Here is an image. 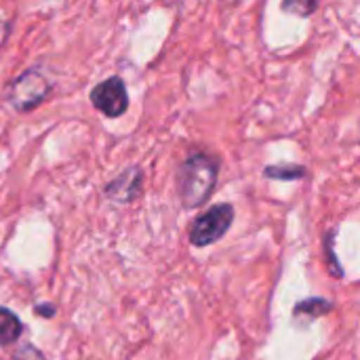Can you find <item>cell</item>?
<instances>
[{
	"mask_svg": "<svg viewBox=\"0 0 360 360\" xmlns=\"http://www.w3.org/2000/svg\"><path fill=\"white\" fill-rule=\"evenodd\" d=\"M219 162L215 156L205 152L190 154L177 169V194L186 209H198L202 207L217 184Z\"/></svg>",
	"mask_w": 360,
	"mask_h": 360,
	"instance_id": "6da1fadb",
	"label": "cell"
},
{
	"mask_svg": "<svg viewBox=\"0 0 360 360\" xmlns=\"http://www.w3.org/2000/svg\"><path fill=\"white\" fill-rule=\"evenodd\" d=\"M232 221H234V207L232 205H228V202L213 205L209 211L200 213L190 224V230H188L190 245L196 249H205L209 245H215L217 240H221L226 236Z\"/></svg>",
	"mask_w": 360,
	"mask_h": 360,
	"instance_id": "7a4b0ae2",
	"label": "cell"
},
{
	"mask_svg": "<svg viewBox=\"0 0 360 360\" xmlns=\"http://www.w3.org/2000/svg\"><path fill=\"white\" fill-rule=\"evenodd\" d=\"M51 91L53 86L40 70H25L15 80H11L6 99L17 112H32L49 99Z\"/></svg>",
	"mask_w": 360,
	"mask_h": 360,
	"instance_id": "3957f363",
	"label": "cell"
},
{
	"mask_svg": "<svg viewBox=\"0 0 360 360\" xmlns=\"http://www.w3.org/2000/svg\"><path fill=\"white\" fill-rule=\"evenodd\" d=\"M91 103L108 118H118L129 110V93L120 76H110L93 86Z\"/></svg>",
	"mask_w": 360,
	"mask_h": 360,
	"instance_id": "277c9868",
	"label": "cell"
},
{
	"mask_svg": "<svg viewBox=\"0 0 360 360\" xmlns=\"http://www.w3.org/2000/svg\"><path fill=\"white\" fill-rule=\"evenodd\" d=\"M141 186H143V173H141L137 167H131V169L122 171L118 177H114V179L105 186V196H108L112 202L129 205V202H133V200L139 198Z\"/></svg>",
	"mask_w": 360,
	"mask_h": 360,
	"instance_id": "5b68a950",
	"label": "cell"
},
{
	"mask_svg": "<svg viewBox=\"0 0 360 360\" xmlns=\"http://www.w3.org/2000/svg\"><path fill=\"white\" fill-rule=\"evenodd\" d=\"M331 310H333V302H329L325 297H306L293 306V321L300 327H306V325L327 316Z\"/></svg>",
	"mask_w": 360,
	"mask_h": 360,
	"instance_id": "8992f818",
	"label": "cell"
},
{
	"mask_svg": "<svg viewBox=\"0 0 360 360\" xmlns=\"http://www.w3.org/2000/svg\"><path fill=\"white\" fill-rule=\"evenodd\" d=\"M23 333V323L15 312L0 306V348L13 346Z\"/></svg>",
	"mask_w": 360,
	"mask_h": 360,
	"instance_id": "52a82bcc",
	"label": "cell"
},
{
	"mask_svg": "<svg viewBox=\"0 0 360 360\" xmlns=\"http://www.w3.org/2000/svg\"><path fill=\"white\" fill-rule=\"evenodd\" d=\"M335 230H329L327 234H325V238H323V249H325V259H327V270H329V274L333 276V278H344L346 276V270H344V266L340 264V259H338V253H335Z\"/></svg>",
	"mask_w": 360,
	"mask_h": 360,
	"instance_id": "ba28073f",
	"label": "cell"
},
{
	"mask_svg": "<svg viewBox=\"0 0 360 360\" xmlns=\"http://www.w3.org/2000/svg\"><path fill=\"white\" fill-rule=\"evenodd\" d=\"M266 177L270 179H302L306 177V169L297 165H278V167H268Z\"/></svg>",
	"mask_w": 360,
	"mask_h": 360,
	"instance_id": "9c48e42d",
	"label": "cell"
},
{
	"mask_svg": "<svg viewBox=\"0 0 360 360\" xmlns=\"http://www.w3.org/2000/svg\"><path fill=\"white\" fill-rule=\"evenodd\" d=\"M319 0H283V8L287 13H295L302 17H308L316 11Z\"/></svg>",
	"mask_w": 360,
	"mask_h": 360,
	"instance_id": "30bf717a",
	"label": "cell"
},
{
	"mask_svg": "<svg viewBox=\"0 0 360 360\" xmlns=\"http://www.w3.org/2000/svg\"><path fill=\"white\" fill-rule=\"evenodd\" d=\"M13 360H44L42 352L38 348H34L32 344H23L15 350Z\"/></svg>",
	"mask_w": 360,
	"mask_h": 360,
	"instance_id": "8fae6325",
	"label": "cell"
},
{
	"mask_svg": "<svg viewBox=\"0 0 360 360\" xmlns=\"http://www.w3.org/2000/svg\"><path fill=\"white\" fill-rule=\"evenodd\" d=\"M34 310H36V314L42 316V319H53V316H55V306H53V304H38Z\"/></svg>",
	"mask_w": 360,
	"mask_h": 360,
	"instance_id": "7c38bea8",
	"label": "cell"
},
{
	"mask_svg": "<svg viewBox=\"0 0 360 360\" xmlns=\"http://www.w3.org/2000/svg\"><path fill=\"white\" fill-rule=\"evenodd\" d=\"M4 38H6V34H0V44L4 42Z\"/></svg>",
	"mask_w": 360,
	"mask_h": 360,
	"instance_id": "4fadbf2b",
	"label": "cell"
}]
</instances>
